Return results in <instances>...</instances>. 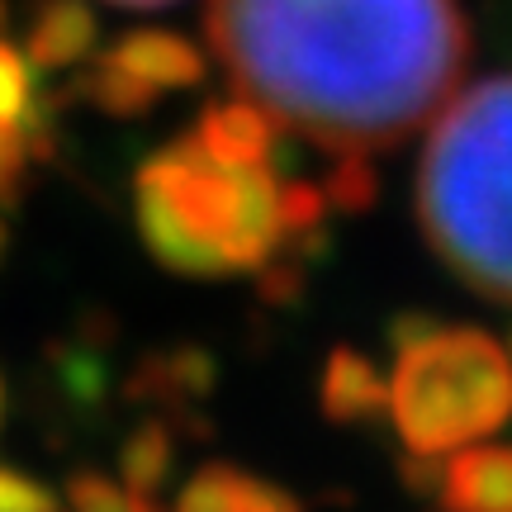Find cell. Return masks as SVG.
<instances>
[{"label":"cell","mask_w":512,"mask_h":512,"mask_svg":"<svg viewBox=\"0 0 512 512\" xmlns=\"http://www.w3.org/2000/svg\"><path fill=\"white\" fill-rule=\"evenodd\" d=\"M209 38L242 100L337 157L418 133L470 57L460 0H209Z\"/></svg>","instance_id":"obj_1"},{"label":"cell","mask_w":512,"mask_h":512,"mask_svg":"<svg viewBox=\"0 0 512 512\" xmlns=\"http://www.w3.org/2000/svg\"><path fill=\"white\" fill-rule=\"evenodd\" d=\"M418 219L470 290L512 304V76L441 110L418 171Z\"/></svg>","instance_id":"obj_3"},{"label":"cell","mask_w":512,"mask_h":512,"mask_svg":"<svg viewBox=\"0 0 512 512\" xmlns=\"http://www.w3.org/2000/svg\"><path fill=\"white\" fill-rule=\"evenodd\" d=\"M508 342H512V337H508ZM508 356H512V347H508Z\"/></svg>","instance_id":"obj_21"},{"label":"cell","mask_w":512,"mask_h":512,"mask_svg":"<svg viewBox=\"0 0 512 512\" xmlns=\"http://www.w3.org/2000/svg\"><path fill=\"white\" fill-rule=\"evenodd\" d=\"M0 24H5V0H0Z\"/></svg>","instance_id":"obj_20"},{"label":"cell","mask_w":512,"mask_h":512,"mask_svg":"<svg viewBox=\"0 0 512 512\" xmlns=\"http://www.w3.org/2000/svg\"><path fill=\"white\" fill-rule=\"evenodd\" d=\"M100 43V24L86 0H43L24 29V62L38 72H62L86 62Z\"/></svg>","instance_id":"obj_7"},{"label":"cell","mask_w":512,"mask_h":512,"mask_svg":"<svg viewBox=\"0 0 512 512\" xmlns=\"http://www.w3.org/2000/svg\"><path fill=\"white\" fill-rule=\"evenodd\" d=\"M195 143L228 166H275V124L252 100L209 105L195 124Z\"/></svg>","instance_id":"obj_10"},{"label":"cell","mask_w":512,"mask_h":512,"mask_svg":"<svg viewBox=\"0 0 512 512\" xmlns=\"http://www.w3.org/2000/svg\"><path fill=\"white\" fill-rule=\"evenodd\" d=\"M0 512H67L62 498L38 484L34 475H19V470H5L0 465Z\"/></svg>","instance_id":"obj_15"},{"label":"cell","mask_w":512,"mask_h":512,"mask_svg":"<svg viewBox=\"0 0 512 512\" xmlns=\"http://www.w3.org/2000/svg\"><path fill=\"white\" fill-rule=\"evenodd\" d=\"M176 475V437H171V422L147 418L119 446V484H128L133 494L143 498H162L166 484Z\"/></svg>","instance_id":"obj_11"},{"label":"cell","mask_w":512,"mask_h":512,"mask_svg":"<svg viewBox=\"0 0 512 512\" xmlns=\"http://www.w3.org/2000/svg\"><path fill=\"white\" fill-rule=\"evenodd\" d=\"M446 512H512V446H465L441 465Z\"/></svg>","instance_id":"obj_8"},{"label":"cell","mask_w":512,"mask_h":512,"mask_svg":"<svg viewBox=\"0 0 512 512\" xmlns=\"http://www.w3.org/2000/svg\"><path fill=\"white\" fill-rule=\"evenodd\" d=\"M114 5H138V10H152V5H166V0H114Z\"/></svg>","instance_id":"obj_17"},{"label":"cell","mask_w":512,"mask_h":512,"mask_svg":"<svg viewBox=\"0 0 512 512\" xmlns=\"http://www.w3.org/2000/svg\"><path fill=\"white\" fill-rule=\"evenodd\" d=\"M133 214L147 252L166 271L195 280L261 271L290 242L280 171L219 162L195 133L138 166Z\"/></svg>","instance_id":"obj_2"},{"label":"cell","mask_w":512,"mask_h":512,"mask_svg":"<svg viewBox=\"0 0 512 512\" xmlns=\"http://www.w3.org/2000/svg\"><path fill=\"white\" fill-rule=\"evenodd\" d=\"M0 256H5V219H0Z\"/></svg>","instance_id":"obj_19"},{"label":"cell","mask_w":512,"mask_h":512,"mask_svg":"<svg viewBox=\"0 0 512 512\" xmlns=\"http://www.w3.org/2000/svg\"><path fill=\"white\" fill-rule=\"evenodd\" d=\"M171 512H304L290 489L247 475L228 460H209L181 484Z\"/></svg>","instance_id":"obj_6"},{"label":"cell","mask_w":512,"mask_h":512,"mask_svg":"<svg viewBox=\"0 0 512 512\" xmlns=\"http://www.w3.org/2000/svg\"><path fill=\"white\" fill-rule=\"evenodd\" d=\"M34 100V67L24 62L19 48L0 43V128H24Z\"/></svg>","instance_id":"obj_14"},{"label":"cell","mask_w":512,"mask_h":512,"mask_svg":"<svg viewBox=\"0 0 512 512\" xmlns=\"http://www.w3.org/2000/svg\"><path fill=\"white\" fill-rule=\"evenodd\" d=\"M200 81L204 53L190 38L166 29H138L95 57V67L86 72V95L95 100V110L114 119H138L166 91H190Z\"/></svg>","instance_id":"obj_5"},{"label":"cell","mask_w":512,"mask_h":512,"mask_svg":"<svg viewBox=\"0 0 512 512\" xmlns=\"http://www.w3.org/2000/svg\"><path fill=\"white\" fill-rule=\"evenodd\" d=\"M375 190H380V181H375V166H370V157H337L328 171V181H323V195H328V209H342V214H361V209H370L375 204Z\"/></svg>","instance_id":"obj_13"},{"label":"cell","mask_w":512,"mask_h":512,"mask_svg":"<svg viewBox=\"0 0 512 512\" xmlns=\"http://www.w3.org/2000/svg\"><path fill=\"white\" fill-rule=\"evenodd\" d=\"M389 418L413 456H451L512 418V356L479 328L432 318L394 323Z\"/></svg>","instance_id":"obj_4"},{"label":"cell","mask_w":512,"mask_h":512,"mask_svg":"<svg viewBox=\"0 0 512 512\" xmlns=\"http://www.w3.org/2000/svg\"><path fill=\"white\" fill-rule=\"evenodd\" d=\"M62 503H67V512H162L157 498L133 494L128 484L100 475V470H76L62 489Z\"/></svg>","instance_id":"obj_12"},{"label":"cell","mask_w":512,"mask_h":512,"mask_svg":"<svg viewBox=\"0 0 512 512\" xmlns=\"http://www.w3.org/2000/svg\"><path fill=\"white\" fill-rule=\"evenodd\" d=\"M0 422H5V384H0Z\"/></svg>","instance_id":"obj_18"},{"label":"cell","mask_w":512,"mask_h":512,"mask_svg":"<svg viewBox=\"0 0 512 512\" xmlns=\"http://www.w3.org/2000/svg\"><path fill=\"white\" fill-rule=\"evenodd\" d=\"M24 162H29V143L19 128H0V200H15L19 176H24Z\"/></svg>","instance_id":"obj_16"},{"label":"cell","mask_w":512,"mask_h":512,"mask_svg":"<svg viewBox=\"0 0 512 512\" xmlns=\"http://www.w3.org/2000/svg\"><path fill=\"white\" fill-rule=\"evenodd\" d=\"M318 403L323 418L356 427V422H375L389 413V380H384L375 361L351 347H337L323 366V384H318Z\"/></svg>","instance_id":"obj_9"}]
</instances>
